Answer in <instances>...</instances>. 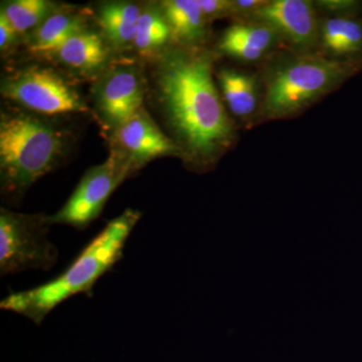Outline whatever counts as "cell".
<instances>
[{
  "label": "cell",
  "mask_w": 362,
  "mask_h": 362,
  "mask_svg": "<svg viewBox=\"0 0 362 362\" xmlns=\"http://www.w3.org/2000/svg\"><path fill=\"white\" fill-rule=\"evenodd\" d=\"M114 139L118 152L129 159L134 166L178 152L175 143L162 133L142 109L117 126Z\"/></svg>",
  "instance_id": "9c48e42d"
},
{
  "label": "cell",
  "mask_w": 362,
  "mask_h": 362,
  "mask_svg": "<svg viewBox=\"0 0 362 362\" xmlns=\"http://www.w3.org/2000/svg\"><path fill=\"white\" fill-rule=\"evenodd\" d=\"M140 218L139 211L127 209L109 221L61 275L33 289L11 293L0 307L40 325L66 300L78 294L92 296L97 281L123 258L126 242Z\"/></svg>",
  "instance_id": "7a4b0ae2"
},
{
  "label": "cell",
  "mask_w": 362,
  "mask_h": 362,
  "mask_svg": "<svg viewBox=\"0 0 362 362\" xmlns=\"http://www.w3.org/2000/svg\"><path fill=\"white\" fill-rule=\"evenodd\" d=\"M133 169L132 162L120 152L112 153L104 163L86 173L65 206L49 221L84 230L101 214L109 197Z\"/></svg>",
  "instance_id": "8992f818"
},
{
  "label": "cell",
  "mask_w": 362,
  "mask_h": 362,
  "mask_svg": "<svg viewBox=\"0 0 362 362\" xmlns=\"http://www.w3.org/2000/svg\"><path fill=\"white\" fill-rule=\"evenodd\" d=\"M277 33L266 25H235L221 37V49L233 58L254 62L273 45Z\"/></svg>",
  "instance_id": "8fae6325"
},
{
  "label": "cell",
  "mask_w": 362,
  "mask_h": 362,
  "mask_svg": "<svg viewBox=\"0 0 362 362\" xmlns=\"http://www.w3.org/2000/svg\"><path fill=\"white\" fill-rule=\"evenodd\" d=\"M56 54L66 66L87 71L103 65L107 49L96 33L80 32L66 40Z\"/></svg>",
  "instance_id": "4fadbf2b"
},
{
  "label": "cell",
  "mask_w": 362,
  "mask_h": 362,
  "mask_svg": "<svg viewBox=\"0 0 362 362\" xmlns=\"http://www.w3.org/2000/svg\"><path fill=\"white\" fill-rule=\"evenodd\" d=\"M49 218L0 211V274L49 271L58 261V250L47 240Z\"/></svg>",
  "instance_id": "5b68a950"
},
{
  "label": "cell",
  "mask_w": 362,
  "mask_h": 362,
  "mask_svg": "<svg viewBox=\"0 0 362 362\" xmlns=\"http://www.w3.org/2000/svg\"><path fill=\"white\" fill-rule=\"evenodd\" d=\"M2 94L45 115L87 110L78 93L49 69L33 66L20 71L4 82Z\"/></svg>",
  "instance_id": "52a82bcc"
},
{
  "label": "cell",
  "mask_w": 362,
  "mask_h": 362,
  "mask_svg": "<svg viewBox=\"0 0 362 362\" xmlns=\"http://www.w3.org/2000/svg\"><path fill=\"white\" fill-rule=\"evenodd\" d=\"M324 47L337 57L362 59V20L337 16L324 23L321 30Z\"/></svg>",
  "instance_id": "7c38bea8"
},
{
  "label": "cell",
  "mask_w": 362,
  "mask_h": 362,
  "mask_svg": "<svg viewBox=\"0 0 362 362\" xmlns=\"http://www.w3.org/2000/svg\"><path fill=\"white\" fill-rule=\"evenodd\" d=\"M78 16L66 13L51 14L37 28L32 49L40 54L56 52L61 45L77 33L82 32V23Z\"/></svg>",
  "instance_id": "e0dca14e"
},
{
  "label": "cell",
  "mask_w": 362,
  "mask_h": 362,
  "mask_svg": "<svg viewBox=\"0 0 362 362\" xmlns=\"http://www.w3.org/2000/svg\"><path fill=\"white\" fill-rule=\"evenodd\" d=\"M267 1L261 0H237L233 1V11L235 13H256L257 11L264 6Z\"/></svg>",
  "instance_id": "603a6c76"
},
{
  "label": "cell",
  "mask_w": 362,
  "mask_h": 362,
  "mask_svg": "<svg viewBox=\"0 0 362 362\" xmlns=\"http://www.w3.org/2000/svg\"><path fill=\"white\" fill-rule=\"evenodd\" d=\"M18 33L7 20L4 13H0V47L2 49L9 47L16 39Z\"/></svg>",
  "instance_id": "7402d4cb"
},
{
  "label": "cell",
  "mask_w": 362,
  "mask_h": 362,
  "mask_svg": "<svg viewBox=\"0 0 362 362\" xmlns=\"http://www.w3.org/2000/svg\"><path fill=\"white\" fill-rule=\"evenodd\" d=\"M142 11L127 2H114L102 7L99 21L107 37L115 45L124 47L134 42Z\"/></svg>",
  "instance_id": "9a60e30c"
},
{
  "label": "cell",
  "mask_w": 362,
  "mask_h": 362,
  "mask_svg": "<svg viewBox=\"0 0 362 362\" xmlns=\"http://www.w3.org/2000/svg\"><path fill=\"white\" fill-rule=\"evenodd\" d=\"M255 14L263 25L284 37L295 47L306 49L315 44L318 25L315 11L310 1H267Z\"/></svg>",
  "instance_id": "ba28073f"
},
{
  "label": "cell",
  "mask_w": 362,
  "mask_h": 362,
  "mask_svg": "<svg viewBox=\"0 0 362 362\" xmlns=\"http://www.w3.org/2000/svg\"><path fill=\"white\" fill-rule=\"evenodd\" d=\"M170 33L163 14L146 11L140 16L134 45L141 52L154 51L168 42Z\"/></svg>",
  "instance_id": "d6986e66"
},
{
  "label": "cell",
  "mask_w": 362,
  "mask_h": 362,
  "mask_svg": "<svg viewBox=\"0 0 362 362\" xmlns=\"http://www.w3.org/2000/svg\"><path fill=\"white\" fill-rule=\"evenodd\" d=\"M318 6L333 13H341L343 16H356L361 11L362 2L356 0H325L319 1Z\"/></svg>",
  "instance_id": "ffe728a7"
},
{
  "label": "cell",
  "mask_w": 362,
  "mask_h": 362,
  "mask_svg": "<svg viewBox=\"0 0 362 362\" xmlns=\"http://www.w3.org/2000/svg\"><path fill=\"white\" fill-rule=\"evenodd\" d=\"M163 16L170 33L183 42H194L204 35V14L197 0L163 2Z\"/></svg>",
  "instance_id": "5bb4252c"
},
{
  "label": "cell",
  "mask_w": 362,
  "mask_h": 362,
  "mask_svg": "<svg viewBox=\"0 0 362 362\" xmlns=\"http://www.w3.org/2000/svg\"><path fill=\"white\" fill-rule=\"evenodd\" d=\"M52 4L45 0H18L4 6L1 13L18 33H23L42 25L52 14Z\"/></svg>",
  "instance_id": "ac0fdd59"
},
{
  "label": "cell",
  "mask_w": 362,
  "mask_h": 362,
  "mask_svg": "<svg viewBox=\"0 0 362 362\" xmlns=\"http://www.w3.org/2000/svg\"><path fill=\"white\" fill-rule=\"evenodd\" d=\"M63 136L49 124L23 114L1 116L0 168L2 192L18 199L58 163Z\"/></svg>",
  "instance_id": "3957f363"
},
{
  "label": "cell",
  "mask_w": 362,
  "mask_h": 362,
  "mask_svg": "<svg viewBox=\"0 0 362 362\" xmlns=\"http://www.w3.org/2000/svg\"><path fill=\"white\" fill-rule=\"evenodd\" d=\"M158 84L169 122L190 154L207 160L228 146L232 122L206 57L170 54L162 64Z\"/></svg>",
  "instance_id": "6da1fadb"
},
{
  "label": "cell",
  "mask_w": 362,
  "mask_h": 362,
  "mask_svg": "<svg viewBox=\"0 0 362 362\" xmlns=\"http://www.w3.org/2000/svg\"><path fill=\"white\" fill-rule=\"evenodd\" d=\"M218 80L230 110L235 116L251 115L258 102L255 78L240 71L223 70L218 75Z\"/></svg>",
  "instance_id": "2e32d148"
},
{
  "label": "cell",
  "mask_w": 362,
  "mask_h": 362,
  "mask_svg": "<svg viewBox=\"0 0 362 362\" xmlns=\"http://www.w3.org/2000/svg\"><path fill=\"white\" fill-rule=\"evenodd\" d=\"M204 18H220L233 11V1L221 0H199Z\"/></svg>",
  "instance_id": "44dd1931"
},
{
  "label": "cell",
  "mask_w": 362,
  "mask_h": 362,
  "mask_svg": "<svg viewBox=\"0 0 362 362\" xmlns=\"http://www.w3.org/2000/svg\"><path fill=\"white\" fill-rule=\"evenodd\" d=\"M362 69V59L334 61L320 57L292 59L272 74L267 85L264 111L284 117L303 109L341 85Z\"/></svg>",
  "instance_id": "277c9868"
},
{
  "label": "cell",
  "mask_w": 362,
  "mask_h": 362,
  "mask_svg": "<svg viewBox=\"0 0 362 362\" xmlns=\"http://www.w3.org/2000/svg\"><path fill=\"white\" fill-rule=\"evenodd\" d=\"M141 83L134 71L119 69L104 81L99 93L101 111L119 126L141 109Z\"/></svg>",
  "instance_id": "30bf717a"
}]
</instances>
